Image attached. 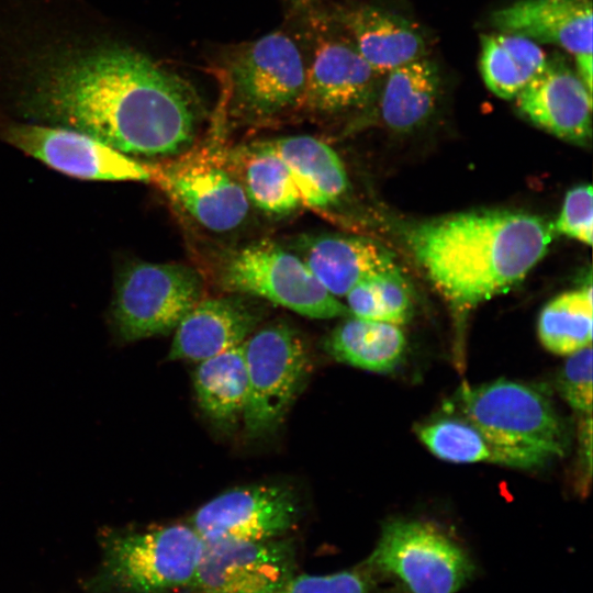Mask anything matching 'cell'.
<instances>
[{
    "label": "cell",
    "instance_id": "obj_1",
    "mask_svg": "<svg viewBox=\"0 0 593 593\" xmlns=\"http://www.w3.org/2000/svg\"><path fill=\"white\" fill-rule=\"evenodd\" d=\"M201 118L189 83L90 0H0V122L166 158L192 146Z\"/></svg>",
    "mask_w": 593,
    "mask_h": 593
},
{
    "label": "cell",
    "instance_id": "obj_2",
    "mask_svg": "<svg viewBox=\"0 0 593 593\" xmlns=\"http://www.w3.org/2000/svg\"><path fill=\"white\" fill-rule=\"evenodd\" d=\"M552 224L506 210L472 211L422 222L409 246L454 307L471 309L519 283L545 256Z\"/></svg>",
    "mask_w": 593,
    "mask_h": 593
},
{
    "label": "cell",
    "instance_id": "obj_3",
    "mask_svg": "<svg viewBox=\"0 0 593 593\" xmlns=\"http://www.w3.org/2000/svg\"><path fill=\"white\" fill-rule=\"evenodd\" d=\"M445 409L479 430L503 466L540 467L564 456L569 446L566 423L548 395L523 382L462 384Z\"/></svg>",
    "mask_w": 593,
    "mask_h": 593
},
{
    "label": "cell",
    "instance_id": "obj_4",
    "mask_svg": "<svg viewBox=\"0 0 593 593\" xmlns=\"http://www.w3.org/2000/svg\"><path fill=\"white\" fill-rule=\"evenodd\" d=\"M103 557L92 581L100 593H164L190 588L204 540L190 524L143 532H109Z\"/></svg>",
    "mask_w": 593,
    "mask_h": 593
},
{
    "label": "cell",
    "instance_id": "obj_5",
    "mask_svg": "<svg viewBox=\"0 0 593 593\" xmlns=\"http://www.w3.org/2000/svg\"><path fill=\"white\" fill-rule=\"evenodd\" d=\"M203 278L175 262L128 261L116 272L111 326L122 342L167 335L202 299Z\"/></svg>",
    "mask_w": 593,
    "mask_h": 593
},
{
    "label": "cell",
    "instance_id": "obj_6",
    "mask_svg": "<svg viewBox=\"0 0 593 593\" xmlns=\"http://www.w3.org/2000/svg\"><path fill=\"white\" fill-rule=\"evenodd\" d=\"M363 564L404 593H456L475 572L468 553L434 524L387 522Z\"/></svg>",
    "mask_w": 593,
    "mask_h": 593
},
{
    "label": "cell",
    "instance_id": "obj_7",
    "mask_svg": "<svg viewBox=\"0 0 593 593\" xmlns=\"http://www.w3.org/2000/svg\"><path fill=\"white\" fill-rule=\"evenodd\" d=\"M219 277L231 293L264 299L310 318L351 316L346 304L318 282L299 255L268 239L230 253Z\"/></svg>",
    "mask_w": 593,
    "mask_h": 593
},
{
    "label": "cell",
    "instance_id": "obj_8",
    "mask_svg": "<svg viewBox=\"0 0 593 593\" xmlns=\"http://www.w3.org/2000/svg\"><path fill=\"white\" fill-rule=\"evenodd\" d=\"M143 164L148 181L201 227L225 233L246 220L249 200L227 155L208 147H190Z\"/></svg>",
    "mask_w": 593,
    "mask_h": 593
},
{
    "label": "cell",
    "instance_id": "obj_9",
    "mask_svg": "<svg viewBox=\"0 0 593 593\" xmlns=\"http://www.w3.org/2000/svg\"><path fill=\"white\" fill-rule=\"evenodd\" d=\"M247 396L242 416L249 437H262L282 423L310 371L302 335L284 322L256 329L242 344Z\"/></svg>",
    "mask_w": 593,
    "mask_h": 593
},
{
    "label": "cell",
    "instance_id": "obj_10",
    "mask_svg": "<svg viewBox=\"0 0 593 593\" xmlns=\"http://www.w3.org/2000/svg\"><path fill=\"white\" fill-rule=\"evenodd\" d=\"M228 78L238 110L251 119H270L302 105L306 67L294 41L269 33L237 51Z\"/></svg>",
    "mask_w": 593,
    "mask_h": 593
},
{
    "label": "cell",
    "instance_id": "obj_11",
    "mask_svg": "<svg viewBox=\"0 0 593 593\" xmlns=\"http://www.w3.org/2000/svg\"><path fill=\"white\" fill-rule=\"evenodd\" d=\"M0 141L72 178L148 181L143 163L89 134L53 125L0 122Z\"/></svg>",
    "mask_w": 593,
    "mask_h": 593
},
{
    "label": "cell",
    "instance_id": "obj_12",
    "mask_svg": "<svg viewBox=\"0 0 593 593\" xmlns=\"http://www.w3.org/2000/svg\"><path fill=\"white\" fill-rule=\"evenodd\" d=\"M300 506L283 485L253 484L232 489L199 507L189 524L205 542L283 537L298 523Z\"/></svg>",
    "mask_w": 593,
    "mask_h": 593
},
{
    "label": "cell",
    "instance_id": "obj_13",
    "mask_svg": "<svg viewBox=\"0 0 593 593\" xmlns=\"http://www.w3.org/2000/svg\"><path fill=\"white\" fill-rule=\"evenodd\" d=\"M294 568L290 539L204 541L190 588L201 593H278Z\"/></svg>",
    "mask_w": 593,
    "mask_h": 593
},
{
    "label": "cell",
    "instance_id": "obj_14",
    "mask_svg": "<svg viewBox=\"0 0 593 593\" xmlns=\"http://www.w3.org/2000/svg\"><path fill=\"white\" fill-rule=\"evenodd\" d=\"M519 112L555 136L585 145L592 136V92L561 54L547 57L540 72L515 98Z\"/></svg>",
    "mask_w": 593,
    "mask_h": 593
},
{
    "label": "cell",
    "instance_id": "obj_15",
    "mask_svg": "<svg viewBox=\"0 0 593 593\" xmlns=\"http://www.w3.org/2000/svg\"><path fill=\"white\" fill-rule=\"evenodd\" d=\"M382 78L345 33L323 40L306 68L302 105L321 114L363 109L377 99Z\"/></svg>",
    "mask_w": 593,
    "mask_h": 593
},
{
    "label": "cell",
    "instance_id": "obj_16",
    "mask_svg": "<svg viewBox=\"0 0 593 593\" xmlns=\"http://www.w3.org/2000/svg\"><path fill=\"white\" fill-rule=\"evenodd\" d=\"M264 314L247 295L201 299L175 328L167 358L199 362L240 346L257 329Z\"/></svg>",
    "mask_w": 593,
    "mask_h": 593
},
{
    "label": "cell",
    "instance_id": "obj_17",
    "mask_svg": "<svg viewBox=\"0 0 593 593\" xmlns=\"http://www.w3.org/2000/svg\"><path fill=\"white\" fill-rule=\"evenodd\" d=\"M490 21L497 32L557 45L573 58L592 54V0H516Z\"/></svg>",
    "mask_w": 593,
    "mask_h": 593
},
{
    "label": "cell",
    "instance_id": "obj_18",
    "mask_svg": "<svg viewBox=\"0 0 593 593\" xmlns=\"http://www.w3.org/2000/svg\"><path fill=\"white\" fill-rule=\"evenodd\" d=\"M336 19L359 54L382 76L427 55L419 29L390 10L359 4L342 9Z\"/></svg>",
    "mask_w": 593,
    "mask_h": 593
},
{
    "label": "cell",
    "instance_id": "obj_19",
    "mask_svg": "<svg viewBox=\"0 0 593 593\" xmlns=\"http://www.w3.org/2000/svg\"><path fill=\"white\" fill-rule=\"evenodd\" d=\"M299 246L302 260L337 299L366 279L400 271L390 250L363 237L322 234L302 238Z\"/></svg>",
    "mask_w": 593,
    "mask_h": 593
},
{
    "label": "cell",
    "instance_id": "obj_20",
    "mask_svg": "<svg viewBox=\"0 0 593 593\" xmlns=\"http://www.w3.org/2000/svg\"><path fill=\"white\" fill-rule=\"evenodd\" d=\"M267 142L287 165L302 204L324 210L347 192L349 183L345 166L325 142L310 135L283 136Z\"/></svg>",
    "mask_w": 593,
    "mask_h": 593
},
{
    "label": "cell",
    "instance_id": "obj_21",
    "mask_svg": "<svg viewBox=\"0 0 593 593\" xmlns=\"http://www.w3.org/2000/svg\"><path fill=\"white\" fill-rule=\"evenodd\" d=\"M440 86L439 68L427 56L390 70L377 97L382 122L396 132L421 126L435 111Z\"/></svg>",
    "mask_w": 593,
    "mask_h": 593
},
{
    "label": "cell",
    "instance_id": "obj_22",
    "mask_svg": "<svg viewBox=\"0 0 593 593\" xmlns=\"http://www.w3.org/2000/svg\"><path fill=\"white\" fill-rule=\"evenodd\" d=\"M336 361L372 372H389L402 360L406 338L399 325L348 316L323 342Z\"/></svg>",
    "mask_w": 593,
    "mask_h": 593
},
{
    "label": "cell",
    "instance_id": "obj_23",
    "mask_svg": "<svg viewBox=\"0 0 593 593\" xmlns=\"http://www.w3.org/2000/svg\"><path fill=\"white\" fill-rule=\"evenodd\" d=\"M227 156L249 202L257 209L284 215L302 204L287 165L268 142L240 147Z\"/></svg>",
    "mask_w": 593,
    "mask_h": 593
},
{
    "label": "cell",
    "instance_id": "obj_24",
    "mask_svg": "<svg viewBox=\"0 0 593 593\" xmlns=\"http://www.w3.org/2000/svg\"><path fill=\"white\" fill-rule=\"evenodd\" d=\"M193 388L200 409L216 426L227 429L242 419L247 374L242 345L199 361Z\"/></svg>",
    "mask_w": 593,
    "mask_h": 593
},
{
    "label": "cell",
    "instance_id": "obj_25",
    "mask_svg": "<svg viewBox=\"0 0 593 593\" xmlns=\"http://www.w3.org/2000/svg\"><path fill=\"white\" fill-rule=\"evenodd\" d=\"M547 55L542 47L522 35L496 32L481 37L480 72L486 88L511 100L540 72Z\"/></svg>",
    "mask_w": 593,
    "mask_h": 593
},
{
    "label": "cell",
    "instance_id": "obj_26",
    "mask_svg": "<svg viewBox=\"0 0 593 593\" xmlns=\"http://www.w3.org/2000/svg\"><path fill=\"white\" fill-rule=\"evenodd\" d=\"M538 336L556 355L568 356L592 343V287L564 292L541 310Z\"/></svg>",
    "mask_w": 593,
    "mask_h": 593
},
{
    "label": "cell",
    "instance_id": "obj_27",
    "mask_svg": "<svg viewBox=\"0 0 593 593\" xmlns=\"http://www.w3.org/2000/svg\"><path fill=\"white\" fill-rule=\"evenodd\" d=\"M351 316L395 325L406 323L413 312L409 286L401 270L366 279L346 294Z\"/></svg>",
    "mask_w": 593,
    "mask_h": 593
},
{
    "label": "cell",
    "instance_id": "obj_28",
    "mask_svg": "<svg viewBox=\"0 0 593 593\" xmlns=\"http://www.w3.org/2000/svg\"><path fill=\"white\" fill-rule=\"evenodd\" d=\"M416 434L434 456L445 461L502 465L497 452L479 430L455 414L418 425Z\"/></svg>",
    "mask_w": 593,
    "mask_h": 593
},
{
    "label": "cell",
    "instance_id": "obj_29",
    "mask_svg": "<svg viewBox=\"0 0 593 593\" xmlns=\"http://www.w3.org/2000/svg\"><path fill=\"white\" fill-rule=\"evenodd\" d=\"M381 581L362 563L331 574H294L278 593H390L382 590Z\"/></svg>",
    "mask_w": 593,
    "mask_h": 593
},
{
    "label": "cell",
    "instance_id": "obj_30",
    "mask_svg": "<svg viewBox=\"0 0 593 593\" xmlns=\"http://www.w3.org/2000/svg\"><path fill=\"white\" fill-rule=\"evenodd\" d=\"M557 378L560 396L578 413L592 412V346L568 355Z\"/></svg>",
    "mask_w": 593,
    "mask_h": 593
},
{
    "label": "cell",
    "instance_id": "obj_31",
    "mask_svg": "<svg viewBox=\"0 0 593 593\" xmlns=\"http://www.w3.org/2000/svg\"><path fill=\"white\" fill-rule=\"evenodd\" d=\"M553 231L592 245L593 232V193L592 187L579 186L566 194L561 212Z\"/></svg>",
    "mask_w": 593,
    "mask_h": 593
}]
</instances>
